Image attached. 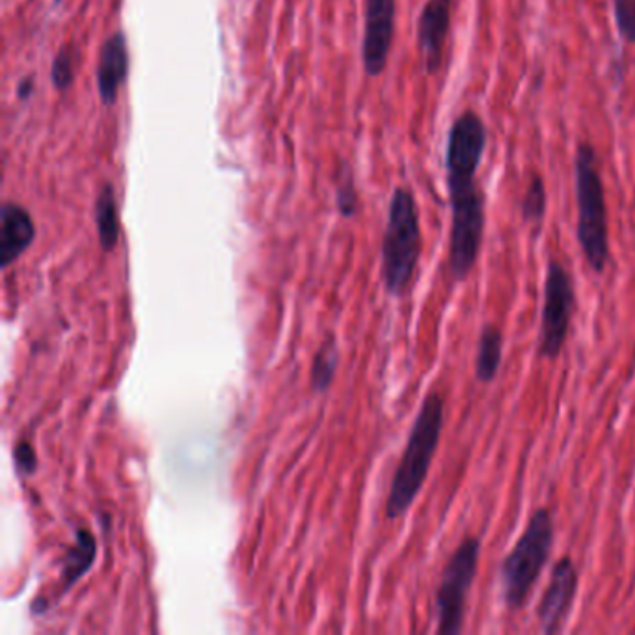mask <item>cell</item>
I'll return each mask as SVG.
<instances>
[{
	"mask_svg": "<svg viewBox=\"0 0 635 635\" xmlns=\"http://www.w3.org/2000/svg\"><path fill=\"white\" fill-rule=\"evenodd\" d=\"M485 148V122L478 112H462L453 122L446 148L447 192L452 203L449 270L457 283L470 276L483 246L485 194L478 183V170Z\"/></svg>",
	"mask_w": 635,
	"mask_h": 635,
	"instance_id": "obj_1",
	"label": "cell"
},
{
	"mask_svg": "<svg viewBox=\"0 0 635 635\" xmlns=\"http://www.w3.org/2000/svg\"><path fill=\"white\" fill-rule=\"evenodd\" d=\"M444 419H446L444 397L436 392L429 393L419 408L412 431L408 434L399 466L393 473L386 499L388 520L405 517L426 485L427 475L440 446V436L444 431Z\"/></svg>",
	"mask_w": 635,
	"mask_h": 635,
	"instance_id": "obj_2",
	"label": "cell"
},
{
	"mask_svg": "<svg viewBox=\"0 0 635 635\" xmlns=\"http://www.w3.org/2000/svg\"><path fill=\"white\" fill-rule=\"evenodd\" d=\"M554 517L550 509L541 507L533 512L522 537L499 564L501 600L509 611L524 608L531 590L537 585L543 569L548 563L554 548Z\"/></svg>",
	"mask_w": 635,
	"mask_h": 635,
	"instance_id": "obj_3",
	"label": "cell"
},
{
	"mask_svg": "<svg viewBox=\"0 0 635 635\" xmlns=\"http://www.w3.org/2000/svg\"><path fill=\"white\" fill-rule=\"evenodd\" d=\"M382 280L393 296L405 295L421 256V228L418 205L410 190H393L388 207L386 230L382 239Z\"/></svg>",
	"mask_w": 635,
	"mask_h": 635,
	"instance_id": "obj_4",
	"label": "cell"
},
{
	"mask_svg": "<svg viewBox=\"0 0 635 635\" xmlns=\"http://www.w3.org/2000/svg\"><path fill=\"white\" fill-rule=\"evenodd\" d=\"M576 176L577 203V243L582 246L585 262L596 275L608 267L609 262V223L606 207L604 181L596 166V153L593 145H577L574 158Z\"/></svg>",
	"mask_w": 635,
	"mask_h": 635,
	"instance_id": "obj_5",
	"label": "cell"
},
{
	"mask_svg": "<svg viewBox=\"0 0 635 635\" xmlns=\"http://www.w3.org/2000/svg\"><path fill=\"white\" fill-rule=\"evenodd\" d=\"M481 541L473 535L460 541L447 561L434 595L440 635H457L465 630L466 602L478 576Z\"/></svg>",
	"mask_w": 635,
	"mask_h": 635,
	"instance_id": "obj_6",
	"label": "cell"
},
{
	"mask_svg": "<svg viewBox=\"0 0 635 635\" xmlns=\"http://www.w3.org/2000/svg\"><path fill=\"white\" fill-rule=\"evenodd\" d=\"M576 312V289L572 276L556 259L548 262L544 278L543 315L538 332V356L557 360L569 338L570 321Z\"/></svg>",
	"mask_w": 635,
	"mask_h": 635,
	"instance_id": "obj_7",
	"label": "cell"
},
{
	"mask_svg": "<svg viewBox=\"0 0 635 635\" xmlns=\"http://www.w3.org/2000/svg\"><path fill=\"white\" fill-rule=\"evenodd\" d=\"M580 576L574 561L570 557L559 559L551 569L550 583L538 602L537 619L544 634H557L569 619L574 600H576Z\"/></svg>",
	"mask_w": 635,
	"mask_h": 635,
	"instance_id": "obj_8",
	"label": "cell"
},
{
	"mask_svg": "<svg viewBox=\"0 0 635 635\" xmlns=\"http://www.w3.org/2000/svg\"><path fill=\"white\" fill-rule=\"evenodd\" d=\"M395 33V0H366L361 60L369 77L384 72Z\"/></svg>",
	"mask_w": 635,
	"mask_h": 635,
	"instance_id": "obj_9",
	"label": "cell"
},
{
	"mask_svg": "<svg viewBox=\"0 0 635 635\" xmlns=\"http://www.w3.org/2000/svg\"><path fill=\"white\" fill-rule=\"evenodd\" d=\"M453 0H427L418 20V47L427 75L440 72L444 64Z\"/></svg>",
	"mask_w": 635,
	"mask_h": 635,
	"instance_id": "obj_10",
	"label": "cell"
},
{
	"mask_svg": "<svg viewBox=\"0 0 635 635\" xmlns=\"http://www.w3.org/2000/svg\"><path fill=\"white\" fill-rule=\"evenodd\" d=\"M36 226L33 217L20 203L7 202L0 209V263L8 269L34 243Z\"/></svg>",
	"mask_w": 635,
	"mask_h": 635,
	"instance_id": "obj_11",
	"label": "cell"
},
{
	"mask_svg": "<svg viewBox=\"0 0 635 635\" xmlns=\"http://www.w3.org/2000/svg\"><path fill=\"white\" fill-rule=\"evenodd\" d=\"M127 73H129L127 38L122 30H118L105 41L99 56L98 90L103 105L112 106L116 103L119 86L127 79Z\"/></svg>",
	"mask_w": 635,
	"mask_h": 635,
	"instance_id": "obj_12",
	"label": "cell"
},
{
	"mask_svg": "<svg viewBox=\"0 0 635 635\" xmlns=\"http://www.w3.org/2000/svg\"><path fill=\"white\" fill-rule=\"evenodd\" d=\"M98 556V541L88 530L80 528L75 535V544L72 550L67 551L62 561V574H60V587L56 600L72 590L73 585L79 583L88 570L92 569L93 561Z\"/></svg>",
	"mask_w": 635,
	"mask_h": 635,
	"instance_id": "obj_13",
	"label": "cell"
},
{
	"mask_svg": "<svg viewBox=\"0 0 635 635\" xmlns=\"http://www.w3.org/2000/svg\"><path fill=\"white\" fill-rule=\"evenodd\" d=\"M501 360H504V334L498 327L486 325L479 335L478 356H475V377L479 382L488 384L496 379Z\"/></svg>",
	"mask_w": 635,
	"mask_h": 635,
	"instance_id": "obj_14",
	"label": "cell"
},
{
	"mask_svg": "<svg viewBox=\"0 0 635 635\" xmlns=\"http://www.w3.org/2000/svg\"><path fill=\"white\" fill-rule=\"evenodd\" d=\"M93 217L98 226L99 244L105 252L116 249L119 241L118 207L111 185H105L99 192L93 207Z\"/></svg>",
	"mask_w": 635,
	"mask_h": 635,
	"instance_id": "obj_15",
	"label": "cell"
},
{
	"mask_svg": "<svg viewBox=\"0 0 635 635\" xmlns=\"http://www.w3.org/2000/svg\"><path fill=\"white\" fill-rule=\"evenodd\" d=\"M338 361H340L338 343L334 338H328L319 348V353L315 354L314 366H312V386L315 392H327L334 380Z\"/></svg>",
	"mask_w": 635,
	"mask_h": 635,
	"instance_id": "obj_16",
	"label": "cell"
},
{
	"mask_svg": "<svg viewBox=\"0 0 635 635\" xmlns=\"http://www.w3.org/2000/svg\"><path fill=\"white\" fill-rule=\"evenodd\" d=\"M546 207H548V194H546V185L543 177L533 176L530 187L525 190L524 200H522V218L524 223L530 224L533 228H541L544 217H546Z\"/></svg>",
	"mask_w": 635,
	"mask_h": 635,
	"instance_id": "obj_17",
	"label": "cell"
},
{
	"mask_svg": "<svg viewBox=\"0 0 635 635\" xmlns=\"http://www.w3.org/2000/svg\"><path fill=\"white\" fill-rule=\"evenodd\" d=\"M613 14L622 41L635 43V0H613Z\"/></svg>",
	"mask_w": 635,
	"mask_h": 635,
	"instance_id": "obj_18",
	"label": "cell"
},
{
	"mask_svg": "<svg viewBox=\"0 0 635 635\" xmlns=\"http://www.w3.org/2000/svg\"><path fill=\"white\" fill-rule=\"evenodd\" d=\"M51 80L59 92H64L73 85V53L69 49H62L53 60Z\"/></svg>",
	"mask_w": 635,
	"mask_h": 635,
	"instance_id": "obj_19",
	"label": "cell"
},
{
	"mask_svg": "<svg viewBox=\"0 0 635 635\" xmlns=\"http://www.w3.org/2000/svg\"><path fill=\"white\" fill-rule=\"evenodd\" d=\"M14 462L21 475H33L38 470V455L30 442H20L14 449Z\"/></svg>",
	"mask_w": 635,
	"mask_h": 635,
	"instance_id": "obj_20",
	"label": "cell"
},
{
	"mask_svg": "<svg viewBox=\"0 0 635 635\" xmlns=\"http://www.w3.org/2000/svg\"><path fill=\"white\" fill-rule=\"evenodd\" d=\"M358 207V198H356V190L351 179H345L338 189V209H340L343 217H353Z\"/></svg>",
	"mask_w": 635,
	"mask_h": 635,
	"instance_id": "obj_21",
	"label": "cell"
},
{
	"mask_svg": "<svg viewBox=\"0 0 635 635\" xmlns=\"http://www.w3.org/2000/svg\"><path fill=\"white\" fill-rule=\"evenodd\" d=\"M34 90V79L33 77H27V79H23L20 82V88H17V92H20L21 99H28L33 96Z\"/></svg>",
	"mask_w": 635,
	"mask_h": 635,
	"instance_id": "obj_22",
	"label": "cell"
},
{
	"mask_svg": "<svg viewBox=\"0 0 635 635\" xmlns=\"http://www.w3.org/2000/svg\"><path fill=\"white\" fill-rule=\"evenodd\" d=\"M54 2H56V4H59V2H62V0H54Z\"/></svg>",
	"mask_w": 635,
	"mask_h": 635,
	"instance_id": "obj_23",
	"label": "cell"
}]
</instances>
